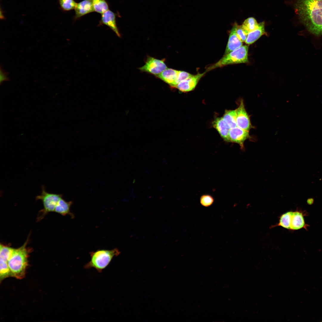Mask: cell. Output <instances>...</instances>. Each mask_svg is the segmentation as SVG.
<instances>
[{
	"instance_id": "6da1fadb",
	"label": "cell",
	"mask_w": 322,
	"mask_h": 322,
	"mask_svg": "<svg viewBox=\"0 0 322 322\" xmlns=\"http://www.w3.org/2000/svg\"><path fill=\"white\" fill-rule=\"evenodd\" d=\"M294 7L308 31L316 35H322V0H296Z\"/></svg>"
},
{
	"instance_id": "7a4b0ae2",
	"label": "cell",
	"mask_w": 322,
	"mask_h": 322,
	"mask_svg": "<svg viewBox=\"0 0 322 322\" xmlns=\"http://www.w3.org/2000/svg\"><path fill=\"white\" fill-rule=\"evenodd\" d=\"M28 239L19 247L13 249L8 262L10 277L21 279L25 276L30 250L27 247Z\"/></svg>"
},
{
	"instance_id": "3957f363",
	"label": "cell",
	"mask_w": 322,
	"mask_h": 322,
	"mask_svg": "<svg viewBox=\"0 0 322 322\" xmlns=\"http://www.w3.org/2000/svg\"><path fill=\"white\" fill-rule=\"evenodd\" d=\"M120 252L117 248L112 250L100 249L90 253V260L84 266L86 269H95L101 273L109 264L112 259L118 256Z\"/></svg>"
},
{
	"instance_id": "277c9868",
	"label": "cell",
	"mask_w": 322,
	"mask_h": 322,
	"mask_svg": "<svg viewBox=\"0 0 322 322\" xmlns=\"http://www.w3.org/2000/svg\"><path fill=\"white\" fill-rule=\"evenodd\" d=\"M249 47L248 45H242L225 55L217 62L208 67L206 71L227 65L248 63Z\"/></svg>"
},
{
	"instance_id": "5b68a950",
	"label": "cell",
	"mask_w": 322,
	"mask_h": 322,
	"mask_svg": "<svg viewBox=\"0 0 322 322\" xmlns=\"http://www.w3.org/2000/svg\"><path fill=\"white\" fill-rule=\"evenodd\" d=\"M62 196L61 194L47 192L44 188L42 187L41 194L36 197L37 200H41L42 202L44 207L39 212L37 220H41L49 213L54 212L55 206Z\"/></svg>"
},
{
	"instance_id": "8992f818",
	"label": "cell",
	"mask_w": 322,
	"mask_h": 322,
	"mask_svg": "<svg viewBox=\"0 0 322 322\" xmlns=\"http://www.w3.org/2000/svg\"><path fill=\"white\" fill-rule=\"evenodd\" d=\"M0 246V280L1 282L10 277L8 262L14 248L1 244Z\"/></svg>"
},
{
	"instance_id": "52a82bcc",
	"label": "cell",
	"mask_w": 322,
	"mask_h": 322,
	"mask_svg": "<svg viewBox=\"0 0 322 322\" xmlns=\"http://www.w3.org/2000/svg\"><path fill=\"white\" fill-rule=\"evenodd\" d=\"M165 60H159L151 57L147 58L145 64L139 68L141 71L153 74L155 76L159 74L167 67L164 62Z\"/></svg>"
},
{
	"instance_id": "ba28073f",
	"label": "cell",
	"mask_w": 322,
	"mask_h": 322,
	"mask_svg": "<svg viewBox=\"0 0 322 322\" xmlns=\"http://www.w3.org/2000/svg\"><path fill=\"white\" fill-rule=\"evenodd\" d=\"M236 122L237 126L239 128L249 131L254 128L252 125L250 116L245 109L244 101L240 100L238 107L236 109Z\"/></svg>"
},
{
	"instance_id": "9c48e42d",
	"label": "cell",
	"mask_w": 322,
	"mask_h": 322,
	"mask_svg": "<svg viewBox=\"0 0 322 322\" xmlns=\"http://www.w3.org/2000/svg\"><path fill=\"white\" fill-rule=\"evenodd\" d=\"M230 142L236 143L240 146L241 149L244 150V143L248 139H251L249 131L242 129L237 126L230 129L229 133Z\"/></svg>"
},
{
	"instance_id": "30bf717a",
	"label": "cell",
	"mask_w": 322,
	"mask_h": 322,
	"mask_svg": "<svg viewBox=\"0 0 322 322\" xmlns=\"http://www.w3.org/2000/svg\"><path fill=\"white\" fill-rule=\"evenodd\" d=\"M206 72L202 73H198L180 82L174 87L179 90L186 92L193 90L201 78L205 74Z\"/></svg>"
},
{
	"instance_id": "8fae6325",
	"label": "cell",
	"mask_w": 322,
	"mask_h": 322,
	"mask_svg": "<svg viewBox=\"0 0 322 322\" xmlns=\"http://www.w3.org/2000/svg\"><path fill=\"white\" fill-rule=\"evenodd\" d=\"M116 14L109 10L101 14L100 24L106 25L111 29L119 37L121 36L116 23Z\"/></svg>"
},
{
	"instance_id": "7c38bea8",
	"label": "cell",
	"mask_w": 322,
	"mask_h": 322,
	"mask_svg": "<svg viewBox=\"0 0 322 322\" xmlns=\"http://www.w3.org/2000/svg\"><path fill=\"white\" fill-rule=\"evenodd\" d=\"M238 25V24L235 23L230 31L225 52V55L230 53L242 46V42L238 38L236 34V30Z\"/></svg>"
},
{
	"instance_id": "4fadbf2b",
	"label": "cell",
	"mask_w": 322,
	"mask_h": 322,
	"mask_svg": "<svg viewBox=\"0 0 322 322\" xmlns=\"http://www.w3.org/2000/svg\"><path fill=\"white\" fill-rule=\"evenodd\" d=\"M74 9L75 19H77L86 14L95 12L92 0H83L77 3Z\"/></svg>"
},
{
	"instance_id": "5bb4252c",
	"label": "cell",
	"mask_w": 322,
	"mask_h": 322,
	"mask_svg": "<svg viewBox=\"0 0 322 322\" xmlns=\"http://www.w3.org/2000/svg\"><path fill=\"white\" fill-rule=\"evenodd\" d=\"M212 125L223 140L227 142H230L229 133L230 129L224 121L223 117L216 118L213 121Z\"/></svg>"
},
{
	"instance_id": "9a60e30c",
	"label": "cell",
	"mask_w": 322,
	"mask_h": 322,
	"mask_svg": "<svg viewBox=\"0 0 322 322\" xmlns=\"http://www.w3.org/2000/svg\"><path fill=\"white\" fill-rule=\"evenodd\" d=\"M265 33L264 22H261L256 29L248 33L245 42L247 44H252Z\"/></svg>"
},
{
	"instance_id": "2e32d148",
	"label": "cell",
	"mask_w": 322,
	"mask_h": 322,
	"mask_svg": "<svg viewBox=\"0 0 322 322\" xmlns=\"http://www.w3.org/2000/svg\"><path fill=\"white\" fill-rule=\"evenodd\" d=\"M178 71L174 69L167 68L156 76L172 86L177 78Z\"/></svg>"
},
{
	"instance_id": "e0dca14e",
	"label": "cell",
	"mask_w": 322,
	"mask_h": 322,
	"mask_svg": "<svg viewBox=\"0 0 322 322\" xmlns=\"http://www.w3.org/2000/svg\"><path fill=\"white\" fill-rule=\"evenodd\" d=\"M72 201L66 202L61 198L58 201L55 208L54 212L62 216L69 215L72 218L74 217V215L70 211V207L72 205Z\"/></svg>"
},
{
	"instance_id": "ac0fdd59",
	"label": "cell",
	"mask_w": 322,
	"mask_h": 322,
	"mask_svg": "<svg viewBox=\"0 0 322 322\" xmlns=\"http://www.w3.org/2000/svg\"><path fill=\"white\" fill-rule=\"evenodd\" d=\"M305 225L302 213L298 211H293L291 217L290 230H298L303 228Z\"/></svg>"
},
{
	"instance_id": "d6986e66",
	"label": "cell",
	"mask_w": 322,
	"mask_h": 322,
	"mask_svg": "<svg viewBox=\"0 0 322 322\" xmlns=\"http://www.w3.org/2000/svg\"><path fill=\"white\" fill-rule=\"evenodd\" d=\"M293 211H289L281 214L279 217L278 222L270 226V228L277 226H281L290 230L291 219Z\"/></svg>"
},
{
	"instance_id": "ffe728a7",
	"label": "cell",
	"mask_w": 322,
	"mask_h": 322,
	"mask_svg": "<svg viewBox=\"0 0 322 322\" xmlns=\"http://www.w3.org/2000/svg\"><path fill=\"white\" fill-rule=\"evenodd\" d=\"M222 117L230 129L237 126L236 110H225Z\"/></svg>"
},
{
	"instance_id": "44dd1931",
	"label": "cell",
	"mask_w": 322,
	"mask_h": 322,
	"mask_svg": "<svg viewBox=\"0 0 322 322\" xmlns=\"http://www.w3.org/2000/svg\"><path fill=\"white\" fill-rule=\"evenodd\" d=\"M95 12L102 14L109 10L108 3L105 0H92Z\"/></svg>"
},
{
	"instance_id": "7402d4cb",
	"label": "cell",
	"mask_w": 322,
	"mask_h": 322,
	"mask_svg": "<svg viewBox=\"0 0 322 322\" xmlns=\"http://www.w3.org/2000/svg\"><path fill=\"white\" fill-rule=\"evenodd\" d=\"M258 24L254 18L250 17L245 19L242 26L248 34L249 32L256 29L258 27Z\"/></svg>"
},
{
	"instance_id": "603a6c76",
	"label": "cell",
	"mask_w": 322,
	"mask_h": 322,
	"mask_svg": "<svg viewBox=\"0 0 322 322\" xmlns=\"http://www.w3.org/2000/svg\"><path fill=\"white\" fill-rule=\"evenodd\" d=\"M60 8L64 11L74 9L77 3L74 0H58Z\"/></svg>"
},
{
	"instance_id": "cb8c5ba5",
	"label": "cell",
	"mask_w": 322,
	"mask_h": 322,
	"mask_svg": "<svg viewBox=\"0 0 322 322\" xmlns=\"http://www.w3.org/2000/svg\"><path fill=\"white\" fill-rule=\"evenodd\" d=\"M214 201V198L208 194L202 195L200 198V202L201 205L205 207H208L212 205Z\"/></svg>"
},
{
	"instance_id": "d4e9b609",
	"label": "cell",
	"mask_w": 322,
	"mask_h": 322,
	"mask_svg": "<svg viewBox=\"0 0 322 322\" xmlns=\"http://www.w3.org/2000/svg\"><path fill=\"white\" fill-rule=\"evenodd\" d=\"M193 75L185 71H179L177 78L172 87H174L180 82Z\"/></svg>"
},
{
	"instance_id": "484cf974",
	"label": "cell",
	"mask_w": 322,
	"mask_h": 322,
	"mask_svg": "<svg viewBox=\"0 0 322 322\" xmlns=\"http://www.w3.org/2000/svg\"><path fill=\"white\" fill-rule=\"evenodd\" d=\"M236 34L238 38L242 42H245L248 35L243 28L242 25H238L236 30Z\"/></svg>"
},
{
	"instance_id": "4316f807",
	"label": "cell",
	"mask_w": 322,
	"mask_h": 322,
	"mask_svg": "<svg viewBox=\"0 0 322 322\" xmlns=\"http://www.w3.org/2000/svg\"><path fill=\"white\" fill-rule=\"evenodd\" d=\"M8 75V72L5 71L2 69L1 65L0 69V84L1 85L4 81L10 80Z\"/></svg>"
},
{
	"instance_id": "83f0119b",
	"label": "cell",
	"mask_w": 322,
	"mask_h": 322,
	"mask_svg": "<svg viewBox=\"0 0 322 322\" xmlns=\"http://www.w3.org/2000/svg\"><path fill=\"white\" fill-rule=\"evenodd\" d=\"M314 202V199L313 198H310L308 199L307 200V203L309 205L312 204Z\"/></svg>"
}]
</instances>
